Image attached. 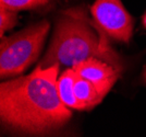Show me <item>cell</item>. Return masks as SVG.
I'll return each mask as SVG.
<instances>
[{
    "instance_id": "8992f818",
    "label": "cell",
    "mask_w": 146,
    "mask_h": 137,
    "mask_svg": "<svg viewBox=\"0 0 146 137\" xmlns=\"http://www.w3.org/2000/svg\"><path fill=\"white\" fill-rule=\"evenodd\" d=\"M76 78V73L73 68H68L57 80V90L61 101L72 110H84V107L80 103L74 95L73 86Z\"/></svg>"
},
{
    "instance_id": "277c9868",
    "label": "cell",
    "mask_w": 146,
    "mask_h": 137,
    "mask_svg": "<svg viewBox=\"0 0 146 137\" xmlns=\"http://www.w3.org/2000/svg\"><path fill=\"white\" fill-rule=\"evenodd\" d=\"M91 23L103 36L128 43L132 38L134 20L121 0H96L91 8Z\"/></svg>"
},
{
    "instance_id": "5b68a950",
    "label": "cell",
    "mask_w": 146,
    "mask_h": 137,
    "mask_svg": "<svg viewBox=\"0 0 146 137\" xmlns=\"http://www.w3.org/2000/svg\"><path fill=\"white\" fill-rule=\"evenodd\" d=\"M73 69L76 74L91 81L97 89L102 99H104L113 87L120 75V71H118L112 65L97 57H91L80 62L75 65Z\"/></svg>"
},
{
    "instance_id": "3957f363",
    "label": "cell",
    "mask_w": 146,
    "mask_h": 137,
    "mask_svg": "<svg viewBox=\"0 0 146 137\" xmlns=\"http://www.w3.org/2000/svg\"><path fill=\"white\" fill-rule=\"evenodd\" d=\"M50 29L44 20L0 42V77L9 78L22 74L36 60Z\"/></svg>"
},
{
    "instance_id": "6da1fadb",
    "label": "cell",
    "mask_w": 146,
    "mask_h": 137,
    "mask_svg": "<svg viewBox=\"0 0 146 137\" xmlns=\"http://www.w3.org/2000/svg\"><path fill=\"white\" fill-rule=\"evenodd\" d=\"M59 65H39L30 75L0 85V118L6 127L26 135H48L72 116L58 94Z\"/></svg>"
},
{
    "instance_id": "7a4b0ae2",
    "label": "cell",
    "mask_w": 146,
    "mask_h": 137,
    "mask_svg": "<svg viewBox=\"0 0 146 137\" xmlns=\"http://www.w3.org/2000/svg\"><path fill=\"white\" fill-rule=\"evenodd\" d=\"M93 29L84 12L78 9L67 11L64 18L58 20L52 41L38 65L43 68L54 65L73 68L91 57H97L121 73L120 57L109 46L108 38Z\"/></svg>"
},
{
    "instance_id": "9c48e42d",
    "label": "cell",
    "mask_w": 146,
    "mask_h": 137,
    "mask_svg": "<svg viewBox=\"0 0 146 137\" xmlns=\"http://www.w3.org/2000/svg\"><path fill=\"white\" fill-rule=\"evenodd\" d=\"M17 11H12L0 7V35L3 38V33L14 28L17 24Z\"/></svg>"
},
{
    "instance_id": "52a82bcc",
    "label": "cell",
    "mask_w": 146,
    "mask_h": 137,
    "mask_svg": "<svg viewBox=\"0 0 146 137\" xmlns=\"http://www.w3.org/2000/svg\"><path fill=\"white\" fill-rule=\"evenodd\" d=\"M73 91H74L75 98L82 104L84 110L94 107L98 103H100L103 100L98 94V91L95 86L90 80L83 78L79 74H76V78H75L74 86H73Z\"/></svg>"
},
{
    "instance_id": "8fae6325",
    "label": "cell",
    "mask_w": 146,
    "mask_h": 137,
    "mask_svg": "<svg viewBox=\"0 0 146 137\" xmlns=\"http://www.w3.org/2000/svg\"><path fill=\"white\" fill-rule=\"evenodd\" d=\"M145 79H146V73H145Z\"/></svg>"
},
{
    "instance_id": "ba28073f",
    "label": "cell",
    "mask_w": 146,
    "mask_h": 137,
    "mask_svg": "<svg viewBox=\"0 0 146 137\" xmlns=\"http://www.w3.org/2000/svg\"><path fill=\"white\" fill-rule=\"evenodd\" d=\"M49 0H0V7L12 11L33 9L47 3Z\"/></svg>"
},
{
    "instance_id": "30bf717a",
    "label": "cell",
    "mask_w": 146,
    "mask_h": 137,
    "mask_svg": "<svg viewBox=\"0 0 146 137\" xmlns=\"http://www.w3.org/2000/svg\"><path fill=\"white\" fill-rule=\"evenodd\" d=\"M143 24H144V26L146 28V13L143 15Z\"/></svg>"
}]
</instances>
